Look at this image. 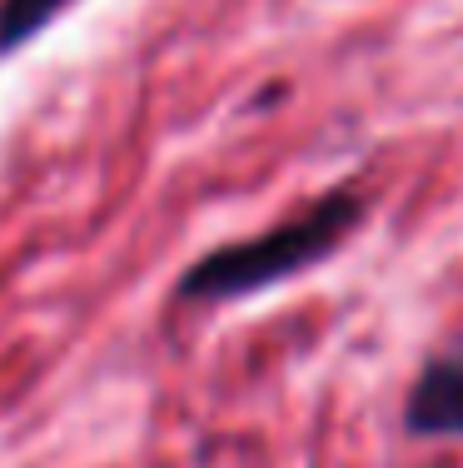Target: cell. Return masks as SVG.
Instances as JSON below:
<instances>
[{
	"instance_id": "cell-1",
	"label": "cell",
	"mask_w": 463,
	"mask_h": 468,
	"mask_svg": "<svg viewBox=\"0 0 463 468\" xmlns=\"http://www.w3.org/2000/svg\"><path fill=\"white\" fill-rule=\"evenodd\" d=\"M363 219V199L354 189H334V195L314 199L294 219L274 225L255 239H235L209 250L180 274V299H245L269 284H284L294 274L314 270L324 254H334Z\"/></svg>"
},
{
	"instance_id": "cell-2",
	"label": "cell",
	"mask_w": 463,
	"mask_h": 468,
	"mask_svg": "<svg viewBox=\"0 0 463 468\" xmlns=\"http://www.w3.org/2000/svg\"><path fill=\"white\" fill-rule=\"evenodd\" d=\"M404 429L418 439H463V349L428 359L404 404Z\"/></svg>"
},
{
	"instance_id": "cell-3",
	"label": "cell",
	"mask_w": 463,
	"mask_h": 468,
	"mask_svg": "<svg viewBox=\"0 0 463 468\" xmlns=\"http://www.w3.org/2000/svg\"><path fill=\"white\" fill-rule=\"evenodd\" d=\"M70 0H0V55L20 50L30 36H40V26H50Z\"/></svg>"
}]
</instances>
